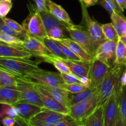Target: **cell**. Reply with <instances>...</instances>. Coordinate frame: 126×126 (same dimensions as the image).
<instances>
[{
  "label": "cell",
  "mask_w": 126,
  "mask_h": 126,
  "mask_svg": "<svg viewBox=\"0 0 126 126\" xmlns=\"http://www.w3.org/2000/svg\"><path fill=\"white\" fill-rule=\"evenodd\" d=\"M126 70V65H116L111 68L98 88L99 106L103 105L120 84L121 78Z\"/></svg>",
  "instance_id": "6da1fadb"
},
{
  "label": "cell",
  "mask_w": 126,
  "mask_h": 126,
  "mask_svg": "<svg viewBox=\"0 0 126 126\" xmlns=\"http://www.w3.org/2000/svg\"><path fill=\"white\" fill-rule=\"evenodd\" d=\"M28 9L29 14L22 22V26L28 35L43 41L47 34L41 16L33 5H28Z\"/></svg>",
  "instance_id": "7a4b0ae2"
},
{
  "label": "cell",
  "mask_w": 126,
  "mask_h": 126,
  "mask_svg": "<svg viewBox=\"0 0 126 126\" xmlns=\"http://www.w3.org/2000/svg\"><path fill=\"white\" fill-rule=\"evenodd\" d=\"M39 63L38 62L30 59L0 57V66L9 70L17 76L23 77L41 69Z\"/></svg>",
  "instance_id": "3957f363"
},
{
  "label": "cell",
  "mask_w": 126,
  "mask_h": 126,
  "mask_svg": "<svg viewBox=\"0 0 126 126\" xmlns=\"http://www.w3.org/2000/svg\"><path fill=\"white\" fill-rule=\"evenodd\" d=\"M23 78L33 83L51 87L62 88V85L65 83L60 72L47 71L41 68L34 71Z\"/></svg>",
  "instance_id": "277c9868"
},
{
  "label": "cell",
  "mask_w": 126,
  "mask_h": 126,
  "mask_svg": "<svg viewBox=\"0 0 126 126\" xmlns=\"http://www.w3.org/2000/svg\"><path fill=\"white\" fill-rule=\"evenodd\" d=\"M67 32L70 38L78 43L89 55L94 57L96 48L94 42L83 25L70 24L67 28Z\"/></svg>",
  "instance_id": "5b68a950"
},
{
  "label": "cell",
  "mask_w": 126,
  "mask_h": 126,
  "mask_svg": "<svg viewBox=\"0 0 126 126\" xmlns=\"http://www.w3.org/2000/svg\"><path fill=\"white\" fill-rule=\"evenodd\" d=\"M122 86L121 84L115 89L104 104L105 126H114L119 115V100Z\"/></svg>",
  "instance_id": "8992f818"
},
{
  "label": "cell",
  "mask_w": 126,
  "mask_h": 126,
  "mask_svg": "<svg viewBox=\"0 0 126 126\" xmlns=\"http://www.w3.org/2000/svg\"><path fill=\"white\" fill-rule=\"evenodd\" d=\"M17 88L20 94V101L44 108L43 100L33 83L22 76H17Z\"/></svg>",
  "instance_id": "52a82bcc"
},
{
  "label": "cell",
  "mask_w": 126,
  "mask_h": 126,
  "mask_svg": "<svg viewBox=\"0 0 126 126\" xmlns=\"http://www.w3.org/2000/svg\"><path fill=\"white\" fill-rule=\"evenodd\" d=\"M99 107L98 91L97 94L89 100L80 102L71 106L69 114L79 123L91 115Z\"/></svg>",
  "instance_id": "ba28073f"
},
{
  "label": "cell",
  "mask_w": 126,
  "mask_h": 126,
  "mask_svg": "<svg viewBox=\"0 0 126 126\" xmlns=\"http://www.w3.org/2000/svg\"><path fill=\"white\" fill-rule=\"evenodd\" d=\"M81 5L82 8V20L84 21V24L86 26L85 28L91 36L95 47L97 49L100 44L107 40L103 32L102 25L91 18L87 12V7L83 3H81Z\"/></svg>",
  "instance_id": "9c48e42d"
},
{
  "label": "cell",
  "mask_w": 126,
  "mask_h": 126,
  "mask_svg": "<svg viewBox=\"0 0 126 126\" xmlns=\"http://www.w3.org/2000/svg\"><path fill=\"white\" fill-rule=\"evenodd\" d=\"M118 42L107 39L96 49L94 58L98 59L110 68L115 66Z\"/></svg>",
  "instance_id": "30bf717a"
},
{
  "label": "cell",
  "mask_w": 126,
  "mask_h": 126,
  "mask_svg": "<svg viewBox=\"0 0 126 126\" xmlns=\"http://www.w3.org/2000/svg\"><path fill=\"white\" fill-rule=\"evenodd\" d=\"M111 68L105 63L94 58L91 62V68L89 74V77L91 82V87L98 88Z\"/></svg>",
  "instance_id": "8fae6325"
},
{
  "label": "cell",
  "mask_w": 126,
  "mask_h": 126,
  "mask_svg": "<svg viewBox=\"0 0 126 126\" xmlns=\"http://www.w3.org/2000/svg\"><path fill=\"white\" fill-rule=\"evenodd\" d=\"M23 48L33 54V56L43 60L44 58L53 55L43 41L28 35L23 39Z\"/></svg>",
  "instance_id": "7c38bea8"
},
{
  "label": "cell",
  "mask_w": 126,
  "mask_h": 126,
  "mask_svg": "<svg viewBox=\"0 0 126 126\" xmlns=\"http://www.w3.org/2000/svg\"><path fill=\"white\" fill-rule=\"evenodd\" d=\"M68 114H65L43 108L41 111L34 116L29 121L32 125L41 124H49L57 125L65 119Z\"/></svg>",
  "instance_id": "4fadbf2b"
},
{
  "label": "cell",
  "mask_w": 126,
  "mask_h": 126,
  "mask_svg": "<svg viewBox=\"0 0 126 126\" xmlns=\"http://www.w3.org/2000/svg\"><path fill=\"white\" fill-rule=\"evenodd\" d=\"M33 83V82H32ZM38 91L43 103L44 108L65 114H69V109L57 101L47 91L42 88L38 84L33 83Z\"/></svg>",
  "instance_id": "5bb4252c"
},
{
  "label": "cell",
  "mask_w": 126,
  "mask_h": 126,
  "mask_svg": "<svg viewBox=\"0 0 126 126\" xmlns=\"http://www.w3.org/2000/svg\"><path fill=\"white\" fill-rule=\"evenodd\" d=\"M33 56L32 53L23 48L7 45L2 42L0 43V57L30 59Z\"/></svg>",
  "instance_id": "9a60e30c"
},
{
  "label": "cell",
  "mask_w": 126,
  "mask_h": 126,
  "mask_svg": "<svg viewBox=\"0 0 126 126\" xmlns=\"http://www.w3.org/2000/svg\"><path fill=\"white\" fill-rule=\"evenodd\" d=\"M41 87L46 91H47L57 101L62 104L66 108H69L71 107V100L73 97V94L66 90L57 87H51L44 85L39 84Z\"/></svg>",
  "instance_id": "2e32d148"
},
{
  "label": "cell",
  "mask_w": 126,
  "mask_h": 126,
  "mask_svg": "<svg viewBox=\"0 0 126 126\" xmlns=\"http://www.w3.org/2000/svg\"><path fill=\"white\" fill-rule=\"evenodd\" d=\"M20 101L17 86H0V103L14 105Z\"/></svg>",
  "instance_id": "e0dca14e"
},
{
  "label": "cell",
  "mask_w": 126,
  "mask_h": 126,
  "mask_svg": "<svg viewBox=\"0 0 126 126\" xmlns=\"http://www.w3.org/2000/svg\"><path fill=\"white\" fill-rule=\"evenodd\" d=\"M62 60L68 66L71 73L78 78H80L83 76H89L91 62L83 60H73L68 59H62Z\"/></svg>",
  "instance_id": "ac0fdd59"
},
{
  "label": "cell",
  "mask_w": 126,
  "mask_h": 126,
  "mask_svg": "<svg viewBox=\"0 0 126 126\" xmlns=\"http://www.w3.org/2000/svg\"><path fill=\"white\" fill-rule=\"evenodd\" d=\"M14 106L18 110L19 116L28 122L34 116L41 111L43 108L35 105L22 102V101L18 102V103L14 105Z\"/></svg>",
  "instance_id": "d6986e66"
},
{
  "label": "cell",
  "mask_w": 126,
  "mask_h": 126,
  "mask_svg": "<svg viewBox=\"0 0 126 126\" xmlns=\"http://www.w3.org/2000/svg\"><path fill=\"white\" fill-rule=\"evenodd\" d=\"M39 14L41 16L47 33L55 28H62L63 30L67 32V28L70 24L62 22L52 14H50L49 11H43V12H39Z\"/></svg>",
  "instance_id": "ffe728a7"
},
{
  "label": "cell",
  "mask_w": 126,
  "mask_h": 126,
  "mask_svg": "<svg viewBox=\"0 0 126 126\" xmlns=\"http://www.w3.org/2000/svg\"><path fill=\"white\" fill-rule=\"evenodd\" d=\"M57 41L61 42L64 45L67 46L73 52L75 53L79 58H80L81 60L88 62H91L93 60V57L89 55L78 43L73 40L71 38H66Z\"/></svg>",
  "instance_id": "44dd1931"
},
{
  "label": "cell",
  "mask_w": 126,
  "mask_h": 126,
  "mask_svg": "<svg viewBox=\"0 0 126 126\" xmlns=\"http://www.w3.org/2000/svg\"><path fill=\"white\" fill-rule=\"evenodd\" d=\"M104 105L98 108L87 118L80 123L81 126H105Z\"/></svg>",
  "instance_id": "7402d4cb"
},
{
  "label": "cell",
  "mask_w": 126,
  "mask_h": 126,
  "mask_svg": "<svg viewBox=\"0 0 126 126\" xmlns=\"http://www.w3.org/2000/svg\"><path fill=\"white\" fill-rule=\"evenodd\" d=\"M47 6L49 12L57 18L68 24L73 23L68 14L60 5L55 3L52 0H47Z\"/></svg>",
  "instance_id": "603a6c76"
},
{
  "label": "cell",
  "mask_w": 126,
  "mask_h": 126,
  "mask_svg": "<svg viewBox=\"0 0 126 126\" xmlns=\"http://www.w3.org/2000/svg\"><path fill=\"white\" fill-rule=\"evenodd\" d=\"M97 91L98 88L97 87H89L79 93L73 94L71 100V106L80 102L89 100L97 94Z\"/></svg>",
  "instance_id": "cb8c5ba5"
},
{
  "label": "cell",
  "mask_w": 126,
  "mask_h": 126,
  "mask_svg": "<svg viewBox=\"0 0 126 126\" xmlns=\"http://www.w3.org/2000/svg\"><path fill=\"white\" fill-rule=\"evenodd\" d=\"M17 75L0 66V86H17Z\"/></svg>",
  "instance_id": "d4e9b609"
},
{
  "label": "cell",
  "mask_w": 126,
  "mask_h": 126,
  "mask_svg": "<svg viewBox=\"0 0 126 126\" xmlns=\"http://www.w3.org/2000/svg\"><path fill=\"white\" fill-rule=\"evenodd\" d=\"M111 23L116 30L119 38L126 35V18L123 14L114 12L110 15Z\"/></svg>",
  "instance_id": "484cf974"
},
{
  "label": "cell",
  "mask_w": 126,
  "mask_h": 126,
  "mask_svg": "<svg viewBox=\"0 0 126 126\" xmlns=\"http://www.w3.org/2000/svg\"><path fill=\"white\" fill-rule=\"evenodd\" d=\"M43 60L45 62L52 64L61 74L71 73L68 66L65 64L61 58L58 57L54 55H51L44 58Z\"/></svg>",
  "instance_id": "4316f807"
},
{
  "label": "cell",
  "mask_w": 126,
  "mask_h": 126,
  "mask_svg": "<svg viewBox=\"0 0 126 126\" xmlns=\"http://www.w3.org/2000/svg\"><path fill=\"white\" fill-rule=\"evenodd\" d=\"M43 42L53 55L62 59H67L56 41L47 36L43 39Z\"/></svg>",
  "instance_id": "83f0119b"
},
{
  "label": "cell",
  "mask_w": 126,
  "mask_h": 126,
  "mask_svg": "<svg viewBox=\"0 0 126 126\" xmlns=\"http://www.w3.org/2000/svg\"><path fill=\"white\" fill-rule=\"evenodd\" d=\"M102 27L106 39L116 42H118L119 41L120 38L113 23H108L102 24Z\"/></svg>",
  "instance_id": "f1b7e54d"
},
{
  "label": "cell",
  "mask_w": 126,
  "mask_h": 126,
  "mask_svg": "<svg viewBox=\"0 0 126 126\" xmlns=\"http://www.w3.org/2000/svg\"><path fill=\"white\" fill-rule=\"evenodd\" d=\"M98 4L102 6L110 15L113 14L114 12L123 14L124 11L119 7V5L114 0H99Z\"/></svg>",
  "instance_id": "f546056e"
},
{
  "label": "cell",
  "mask_w": 126,
  "mask_h": 126,
  "mask_svg": "<svg viewBox=\"0 0 126 126\" xmlns=\"http://www.w3.org/2000/svg\"><path fill=\"white\" fill-rule=\"evenodd\" d=\"M117 65L126 64V45L119 38L117 43L116 46V60Z\"/></svg>",
  "instance_id": "4dcf8cb0"
},
{
  "label": "cell",
  "mask_w": 126,
  "mask_h": 126,
  "mask_svg": "<svg viewBox=\"0 0 126 126\" xmlns=\"http://www.w3.org/2000/svg\"><path fill=\"white\" fill-rule=\"evenodd\" d=\"M0 42L7 45L23 48V39L8 34L0 33Z\"/></svg>",
  "instance_id": "1f68e13d"
},
{
  "label": "cell",
  "mask_w": 126,
  "mask_h": 126,
  "mask_svg": "<svg viewBox=\"0 0 126 126\" xmlns=\"http://www.w3.org/2000/svg\"><path fill=\"white\" fill-rule=\"evenodd\" d=\"M119 112L124 126H126V86H122L119 100Z\"/></svg>",
  "instance_id": "d6a6232c"
},
{
  "label": "cell",
  "mask_w": 126,
  "mask_h": 126,
  "mask_svg": "<svg viewBox=\"0 0 126 126\" xmlns=\"http://www.w3.org/2000/svg\"><path fill=\"white\" fill-rule=\"evenodd\" d=\"M0 33L8 34V35L12 36L17 37V38H20V39H25L28 34H22V33H18L16 31L11 29L7 24L4 22V21L1 18V22H0Z\"/></svg>",
  "instance_id": "836d02e7"
},
{
  "label": "cell",
  "mask_w": 126,
  "mask_h": 126,
  "mask_svg": "<svg viewBox=\"0 0 126 126\" xmlns=\"http://www.w3.org/2000/svg\"><path fill=\"white\" fill-rule=\"evenodd\" d=\"M5 116H9L14 118H17L18 116H19L18 110L14 105L2 103V104H1V119Z\"/></svg>",
  "instance_id": "e575fe53"
},
{
  "label": "cell",
  "mask_w": 126,
  "mask_h": 126,
  "mask_svg": "<svg viewBox=\"0 0 126 126\" xmlns=\"http://www.w3.org/2000/svg\"><path fill=\"white\" fill-rule=\"evenodd\" d=\"M62 88L63 89L66 90L68 92H71L73 94H76L82 91H84L87 87L84 86L82 84H66L64 83L62 86Z\"/></svg>",
  "instance_id": "d590c367"
},
{
  "label": "cell",
  "mask_w": 126,
  "mask_h": 126,
  "mask_svg": "<svg viewBox=\"0 0 126 126\" xmlns=\"http://www.w3.org/2000/svg\"><path fill=\"white\" fill-rule=\"evenodd\" d=\"M2 18L4 21L5 23L11 28L13 30L16 31V32H18V33H22V34H28L26 32L25 30V28H23V27L22 26V25H20L19 23H17L16 21L14 20L11 19V18H7V17H3Z\"/></svg>",
  "instance_id": "8d00e7d4"
},
{
  "label": "cell",
  "mask_w": 126,
  "mask_h": 126,
  "mask_svg": "<svg viewBox=\"0 0 126 126\" xmlns=\"http://www.w3.org/2000/svg\"><path fill=\"white\" fill-rule=\"evenodd\" d=\"M55 40V39H54ZM57 41V43H58V44L59 45L60 47L61 48L62 50L63 53L64 54V55L66 56V59H68V60H82L80 59V58H79L75 53L73 52L67 46H66L65 45H64L63 43H62L61 42L57 40H55Z\"/></svg>",
  "instance_id": "74e56055"
},
{
  "label": "cell",
  "mask_w": 126,
  "mask_h": 126,
  "mask_svg": "<svg viewBox=\"0 0 126 126\" xmlns=\"http://www.w3.org/2000/svg\"><path fill=\"white\" fill-rule=\"evenodd\" d=\"M64 30L60 28H55L51 30L47 33V37L51 38V39H55V40H59V39L66 38L67 37L64 34Z\"/></svg>",
  "instance_id": "f35d334b"
},
{
  "label": "cell",
  "mask_w": 126,
  "mask_h": 126,
  "mask_svg": "<svg viewBox=\"0 0 126 126\" xmlns=\"http://www.w3.org/2000/svg\"><path fill=\"white\" fill-rule=\"evenodd\" d=\"M12 7V1H9L7 0H1L0 1V16H1V18L6 17L9 12L11 11Z\"/></svg>",
  "instance_id": "ab89813d"
},
{
  "label": "cell",
  "mask_w": 126,
  "mask_h": 126,
  "mask_svg": "<svg viewBox=\"0 0 126 126\" xmlns=\"http://www.w3.org/2000/svg\"><path fill=\"white\" fill-rule=\"evenodd\" d=\"M55 126H81V124L68 114L65 119L58 123Z\"/></svg>",
  "instance_id": "60d3db41"
},
{
  "label": "cell",
  "mask_w": 126,
  "mask_h": 126,
  "mask_svg": "<svg viewBox=\"0 0 126 126\" xmlns=\"http://www.w3.org/2000/svg\"><path fill=\"white\" fill-rule=\"evenodd\" d=\"M64 82L66 84H81L79 78L73 73L61 74Z\"/></svg>",
  "instance_id": "b9f144b4"
},
{
  "label": "cell",
  "mask_w": 126,
  "mask_h": 126,
  "mask_svg": "<svg viewBox=\"0 0 126 126\" xmlns=\"http://www.w3.org/2000/svg\"><path fill=\"white\" fill-rule=\"evenodd\" d=\"M36 9L38 12L43 11H48L47 6V0H33Z\"/></svg>",
  "instance_id": "7bdbcfd3"
},
{
  "label": "cell",
  "mask_w": 126,
  "mask_h": 126,
  "mask_svg": "<svg viewBox=\"0 0 126 126\" xmlns=\"http://www.w3.org/2000/svg\"><path fill=\"white\" fill-rule=\"evenodd\" d=\"M16 121V118L5 116L1 119V123L4 126H14Z\"/></svg>",
  "instance_id": "ee69618b"
},
{
  "label": "cell",
  "mask_w": 126,
  "mask_h": 126,
  "mask_svg": "<svg viewBox=\"0 0 126 126\" xmlns=\"http://www.w3.org/2000/svg\"><path fill=\"white\" fill-rule=\"evenodd\" d=\"M14 126H29V122L25 120L21 117L18 116L16 118V121Z\"/></svg>",
  "instance_id": "f6af8a7d"
},
{
  "label": "cell",
  "mask_w": 126,
  "mask_h": 126,
  "mask_svg": "<svg viewBox=\"0 0 126 126\" xmlns=\"http://www.w3.org/2000/svg\"><path fill=\"white\" fill-rule=\"evenodd\" d=\"M79 79L80 81H81V83L82 85H84V86H86L87 87H91V79H90L89 76H83L82 78H80Z\"/></svg>",
  "instance_id": "bcb514c9"
},
{
  "label": "cell",
  "mask_w": 126,
  "mask_h": 126,
  "mask_svg": "<svg viewBox=\"0 0 126 126\" xmlns=\"http://www.w3.org/2000/svg\"><path fill=\"white\" fill-rule=\"evenodd\" d=\"M99 0H81L80 2L81 3H83L87 7L90 6H94V5L98 4Z\"/></svg>",
  "instance_id": "7dc6e473"
},
{
  "label": "cell",
  "mask_w": 126,
  "mask_h": 126,
  "mask_svg": "<svg viewBox=\"0 0 126 126\" xmlns=\"http://www.w3.org/2000/svg\"><path fill=\"white\" fill-rule=\"evenodd\" d=\"M119 7L123 11L126 9V0H116Z\"/></svg>",
  "instance_id": "c3c4849f"
},
{
  "label": "cell",
  "mask_w": 126,
  "mask_h": 126,
  "mask_svg": "<svg viewBox=\"0 0 126 126\" xmlns=\"http://www.w3.org/2000/svg\"><path fill=\"white\" fill-rule=\"evenodd\" d=\"M120 84L121 86H126V70L123 73L121 78Z\"/></svg>",
  "instance_id": "681fc988"
},
{
  "label": "cell",
  "mask_w": 126,
  "mask_h": 126,
  "mask_svg": "<svg viewBox=\"0 0 126 126\" xmlns=\"http://www.w3.org/2000/svg\"><path fill=\"white\" fill-rule=\"evenodd\" d=\"M114 126H124L123 121H122L121 118L120 113H119V117H118V121H117L116 123V125Z\"/></svg>",
  "instance_id": "f907efd6"
},
{
  "label": "cell",
  "mask_w": 126,
  "mask_h": 126,
  "mask_svg": "<svg viewBox=\"0 0 126 126\" xmlns=\"http://www.w3.org/2000/svg\"><path fill=\"white\" fill-rule=\"evenodd\" d=\"M33 126H55V125H53V124H36V125H33Z\"/></svg>",
  "instance_id": "816d5d0a"
},
{
  "label": "cell",
  "mask_w": 126,
  "mask_h": 126,
  "mask_svg": "<svg viewBox=\"0 0 126 126\" xmlns=\"http://www.w3.org/2000/svg\"><path fill=\"white\" fill-rule=\"evenodd\" d=\"M120 39L126 45V35L120 37Z\"/></svg>",
  "instance_id": "f5cc1de1"
},
{
  "label": "cell",
  "mask_w": 126,
  "mask_h": 126,
  "mask_svg": "<svg viewBox=\"0 0 126 126\" xmlns=\"http://www.w3.org/2000/svg\"><path fill=\"white\" fill-rule=\"evenodd\" d=\"M29 126H33V125H32V124H31L30 123H29Z\"/></svg>",
  "instance_id": "db71d44e"
},
{
  "label": "cell",
  "mask_w": 126,
  "mask_h": 126,
  "mask_svg": "<svg viewBox=\"0 0 126 126\" xmlns=\"http://www.w3.org/2000/svg\"><path fill=\"white\" fill-rule=\"evenodd\" d=\"M7 1H12V0H7Z\"/></svg>",
  "instance_id": "11a10c76"
},
{
  "label": "cell",
  "mask_w": 126,
  "mask_h": 126,
  "mask_svg": "<svg viewBox=\"0 0 126 126\" xmlns=\"http://www.w3.org/2000/svg\"><path fill=\"white\" fill-rule=\"evenodd\" d=\"M114 1H116V0H114Z\"/></svg>",
  "instance_id": "9f6ffc18"
},
{
  "label": "cell",
  "mask_w": 126,
  "mask_h": 126,
  "mask_svg": "<svg viewBox=\"0 0 126 126\" xmlns=\"http://www.w3.org/2000/svg\"><path fill=\"white\" fill-rule=\"evenodd\" d=\"M79 1H81V0H79Z\"/></svg>",
  "instance_id": "6f0895ef"
}]
</instances>
